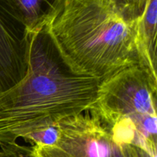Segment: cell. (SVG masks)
Masks as SVG:
<instances>
[{
    "mask_svg": "<svg viewBox=\"0 0 157 157\" xmlns=\"http://www.w3.org/2000/svg\"><path fill=\"white\" fill-rule=\"evenodd\" d=\"M100 84L72 73L43 29L31 33L25 77L0 94V146L88 110Z\"/></svg>",
    "mask_w": 157,
    "mask_h": 157,
    "instance_id": "cell-1",
    "label": "cell"
},
{
    "mask_svg": "<svg viewBox=\"0 0 157 157\" xmlns=\"http://www.w3.org/2000/svg\"><path fill=\"white\" fill-rule=\"evenodd\" d=\"M136 25L108 0H67L43 30L72 73L102 81L138 64Z\"/></svg>",
    "mask_w": 157,
    "mask_h": 157,
    "instance_id": "cell-2",
    "label": "cell"
},
{
    "mask_svg": "<svg viewBox=\"0 0 157 157\" xmlns=\"http://www.w3.org/2000/svg\"><path fill=\"white\" fill-rule=\"evenodd\" d=\"M157 78L136 64L101 81L87 110L116 145H134L156 157Z\"/></svg>",
    "mask_w": 157,
    "mask_h": 157,
    "instance_id": "cell-3",
    "label": "cell"
},
{
    "mask_svg": "<svg viewBox=\"0 0 157 157\" xmlns=\"http://www.w3.org/2000/svg\"><path fill=\"white\" fill-rule=\"evenodd\" d=\"M58 123L59 136L52 146H32L34 157H108L113 143L108 132L85 111Z\"/></svg>",
    "mask_w": 157,
    "mask_h": 157,
    "instance_id": "cell-4",
    "label": "cell"
},
{
    "mask_svg": "<svg viewBox=\"0 0 157 157\" xmlns=\"http://www.w3.org/2000/svg\"><path fill=\"white\" fill-rule=\"evenodd\" d=\"M31 33L0 7V94L25 77Z\"/></svg>",
    "mask_w": 157,
    "mask_h": 157,
    "instance_id": "cell-5",
    "label": "cell"
},
{
    "mask_svg": "<svg viewBox=\"0 0 157 157\" xmlns=\"http://www.w3.org/2000/svg\"><path fill=\"white\" fill-rule=\"evenodd\" d=\"M67 0H0V7L29 33L41 31Z\"/></svg>",
    "mask_w": 157,
    "mask_h": 157,
    "instance_id": "cell-6",
    "label": "cell"
},
{
    "mask_svg": "<svg viewBox=\"0 0 157 157\" xmlns=\"http://www.w3.org/2000/svg\"><path fill=\"white\" fill-rule=\"evenodd\" d=\"M157 0H148L142 15L137 19L136 51L138 64L156 76Z\"/></svg>",
    "mask_w": 157,
    "mask_h": 157,
    "instance_id": "cell-7",
    "label": "cell"
},
{
    "mask_svg": "<svg viewBox=\"0 0 157 157\" xmlns=\"http://www.w3.org/2000/svg\"><path fill=\"white\" fill-rule=\"evenodd\" d=\"M59 136L58 124L41 127L29 133L23 139L32 146H52L56 143Z\"/></svg>",
    "mask_w": 157,
    "mask_h": 157,
    "instance_id": "cell-8",
    "label": "cell"
},
{
    "mask_svg": "<svg viewBox=\"0 0 157 157\" xmlns=\"http://www.w3.org/2000/svg\"><path fill=\"white\" fill-rule=\"evenodd\" d=\"M121 13L131 20H137L142 15L148 0H108Z\"/></svg>",
    "mask_w": 157,
    "mask_h": 157,
    "instance_id": "cell-9",
    "label": "cell"
},
{
    "mask_svg": "<svg viewBox=\"0 0 157 157\" xmlns=\"http://www.w3.org/2000/svg\"><path fill=\"white\" fill-rule=\"evenodd\" d=\"M0 157H34L31 147H26L15 143L0 146Z\"/></svg>",
    "mask_w": 157,
    "mask_h": 157,
    "instance_id": "cell-10",
    "label": "cell"
},
{
    "mask_svg": "<svg viewBox=\"0 0 157 157\" xmlns=\"http://www.w3.org/2000/svg\"><path fill=\"white\" fill-rule=\"evenodd\" d=\"M130 145L117 146L113 144L111 152L108 157H130Z\"/></svg>",
    "mask_w": 157,
    "mask_h": 157,
    "instance_id": "cell-11",
    "label": "cell"
},
{
    "mask_svg": "<svg viewBox=\"0 0 157 157\" xmlns=\"http://www.w3.org/2000/svg\"><path fill=\"white\" fill-rule=\"evenodd\" d=\"M130 157H153L146 150L134 145H130Z\"/></svg>",
    "mask_w": 157,
    "mask_h": 157,
    "instance_id": "cell-12",
    "label": "cell"
}]
</instances>
